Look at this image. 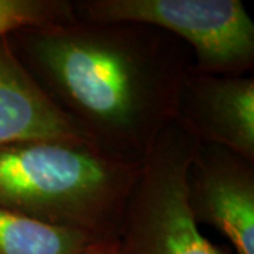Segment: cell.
Segmentation results:
<instances>
[{
    "label": "cell",
    "instance_id": "cell-9",
    "mask_svg": "<svg viewBox=\"0 0 254 254\" xmlns=\"http://www.w3.org/2000/svg\"><path fill=\"white\" fill-rule=\"evenodd\" d=\"M71 0H0V37L30 26L73 20Z\"/></svg>",
    "mask_w": 254,
    "mask_h": 254
},
{
    "label": "cell",
    "instance_id": "cell-1",
    "mask_svg": "<svg viewBox=\"0 0 254 254\" xmlns=\"http://www.w3.org/2000/svg\"><path fill=\"white\" fill-rule=\"evenodd\" d=\"M57 109L105 154L141 163L177 115L193 55L180 38L140 23L73 18L7 36Z\"/></svg>",
    "mask_w": 254,
    "mask_h": 254
},
{
    "label": "cell",
    "instance_id": "cell-10",
    "mask_svg": "<svg viewBox=\"0 0 254 254\" xmlns=\"http://www.w3.org/2000/svg\"><path fill=\"white\" fill-rule=\"evenodd\" d=\"M83 254H115V240L91 243Z\"/></svg>",
    "mask_w": 254,
    "mask_h": 254
},
{
    "label": "cell",
    "instance_id": "cell-6",
    "mask_svg": "<svg viewBox=\"0 0 254 254\" xmlns=\"http://www.w3.org/2000/svg\"><path fill=\"white\" fill-rule=\"evenodd\" d=\"M175 122L198 143L220 145L254 161L253 75L192 71L180 93Z\"/></svg>",
    "mask_w": 254,
    "mask_h": 254
},
{
    "label": "cell",
    "instance_id": "cell-3",
    "mask_svg": "<svg viewBox=\"0 0 254 254\" xmlns=\"http://www.w3.org/2000/svg\"><path fill=\"white\" fill-rule=\"evenodd\" d=\"M198 141L174 120L141 161L115 254H232L202 235L187 202V173Z\"/></svg>",
    "mask_w": 254,
    "mask_h": 254
},
{
    "label": "cell",
    "instance_id": "cell-5",
    "mask_svg": "<svg viewBox=\"0 0 254 254\" xmlns=\"http://www.w3.org/2000/svg\"><path fill=\"white\" fill-rule=\"evenodd\" d=\"M187 202L198 226L215 227L237 254H254V161L199 143L187 173Z\"/></svg>",
    "mask_w": 254,
    "mask_h": 254
},
{
    "label": "cell",
    "instance_id": "cell-4",
    "mask_svg": "<svg viewBox=\"0 0 254 254\" xmlns=\"http://www.w3.org/2000/svg\"><path fill=\"white\" fill-rule=\"evenodd\" d=\"M73 16L96 23H140L190 47L192 71L243 76L254 66V23L240 0H79Z\"/></svg>",
    "mask_w": 254,
    "mask_h": 254
},
{
    "label": "cell",
    "instance_id": "cell-7",
    "mask_svg": "<svg viewBox=\"0 0 254 254\" xmlns=\"http://www.w3.org/2000/svg\"><path fill=\"white\" fill-rule=\"evenodd\" d=\"M27 140L88 143L33 81L7 36L0 37V147Z\"/></svg>",
    "mask_w": 254,
    "mask_h": 254
},
{
    "label": "cell",
    "instance_id": "cell-2",
    "mask_svg": "<svg viewBox=\"0 0 254 254\" xmlns=\"http://www.w3.org/2000/svg\"><path fill=\"white\" fill-rule=\"evenodd\" d=\"M141 163L88 143L27 140L0 147V208L92 242L118 236Z\"/></svg>",
    "mask_w": 254,
    "mask_h": 254
},
{
    "label": "cell",
    "instance_id": "cell-8",
    "mask_svg": "<svg viewBox=\"0 0 254 254\" xmlns=\"http://www.w3.org/2000/svg\"><path fill=\"white\" fill-rule=\"evenodd\" d=\"M91 243L76 230L0 208V254H83Z\"/></svg>",
    "mask_w": 254,
    "mask_h": 254
}]
</instances>
